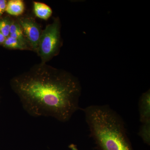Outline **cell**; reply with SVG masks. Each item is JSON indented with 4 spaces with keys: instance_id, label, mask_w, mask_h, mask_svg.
<instances>
[{
    "instance_id": "7c38bea8",
    "label": "cell",
    "mask_w": 150,
    "mask_h": 150,
    "mask_svg": "<svg viewBox=\"0 0 150 150\" xmlns=\"http://www.w3.org/2000/svg\"><path fill=\"white\" fill-rule=\"evenodd\" d=\"M7 2L6 0H0V18L6 12Z\"/></svg>"
},
{
    "instance_id": "52a82bcc",
    "label": "cell",
    "mask_w": 150,
    "mask_h": 150,
    "mask_svg": "<svg viewBox=\"0 0 150 150\" xmlns=\"http://www.w3.org/2000/svg\"><path fill=\"white\" fill-rule=\"evenodd\" d=\"M33 10L37 17L42 19L48 20L52 14V9L49 6L39 2H33Z\"/></svg>"
},
{
    "instance_id": "30bf717a",
    "label": "cell",
    "mask_w": 150,
    "mask_h": 150,
    "mask_svg": "<svg viewBox=\"0 0 150 150\" xmlns=\"http://www.w3.org/2000/svg\"><path fill=\"white\" fill-rule=\"evenodd\" d=\"M12 20L8 16L0 18V32L6 38L10 35V29Z\"/></svg>"
},
{
    "instance_id": "277c9868",
    "label": "cell",
    "mask_w": 150,
    "mask_h": 150,
    "mask_svg": "<svg viewBox=\"0 0 150 150\" xmlns=\"http://www.w3.org/2000/svg\"><path fill=\"white\" fill-rule=\"evenodd\" d=\"M32 51L37 53L42 30L40 25L30 16H21L16 19Z\"/></svg>"
},
{
    "instance_id": "5b68a950",
    "label": "cell",
    "mask_w": 150,
    "mask_h": 150,
    "mask_svg": "<svg viewBox=\"0 0 150 150\" xmlns=\"http://www.w3.org/2000/svg\"><path fill=\"white\" fill-rule=\"evenodd\" d=\"M140 120L142 123L150 122V91L142 94L139 103Z\"/></svg>"
},
{
    "instance_id": "9c48e42d",
    "label": "cell",
    "mask_w": 150,
    "mask_h": 150,
    "mask_svg": "<svg viewBox=\"0 0 150 150\" xmlns=\"http://www.w3.org/2000/svg\"><path fill=\"white\" fill-rule=\"evenodd\" d=\"M9 36L18 39L28 44L27 40L25 38L21 26L17 20L13 19L10 29V35Z\"/></svg>"
},
{
    "instance_id": "ba28073f",
    "label": "cell",
    "mask_w": 150,
    "mask_h": 150,
    "mask_svg": "<svg viewBox=\"0 0 150 150\" xmlns=\"http://www.w3.org/2000/svg\"><path fill=\"white\" fill-rule=\"evenodd\" d=\"M2 46L7 49L30 51L31 50V48L28 43L10 36L6 38V40Z\"/></svg>"
},
{
    "instance_id": "3957f363",
    "label": "cell",
    "mask_w": 150,
    "mask_h": 150,
    "mask_svg": "<svg viewBox=\"0 0 150 150\" xmlns=\"http://www.w3.org/2000/svg\"><path fill=\"white\" fill-rule=\"evenodd\" d=\"M60 44V23L57 18L47 25L41 33L37 52L41 63H47L57 55Z\"/></svg>"
},
{
    "instance_id": "8fae6325",
    "label": "cell",
    "mask_w": 150,
    "mask_h": 150,
    "mask_svg": "<svg viewBox=\"0 0 150 150\" xmlns=\"http://www.w3.org/2000/svg\"><path fill=\"white\" fill-rule=\"evenodd\" d=\"M138 134L145 143L150 145V122L142 123Z\"/></svg>"
},
{
    "instance_id": "5bb4252c",
    "label": "cell",
    "mask_w": 150,
    "mask_h": 150,
    "mask_svg": "<svg viewBox=\"0 0 150 150\" xmlns=\"http://www.w3.org/2000/svg\"><path fill=\"white\" fill-rule=\"evenodd\" d=\"M69 148L71 150H79L77 148L76 146L74 144H71L69 146Z\"/></svg>"
},
{
    "instance_id": "6da1fadb",
    "label": "cell",
    "mask_w": 150,
    "mask_h": 150,
    "mask_svg": "<svg viewBox=\"0 0 150 150\" xmlns=\"http://www.w3.org/2000/svg\"><path fill=\"white\" fill-rule=\"evenodd\" d=\"M10 85L23 107L33 117L69 121L79 105L81 87L70 73L40 63L11 79Z\"/></svg>"
},
{
    "instance_id": "7a4b0ae2",
    "label": "cell",
    "mask_w": 150,
    "mask_h": 150,
    "mask_svg": "<svg viewBox=\"0 0 150 150\" xmlns=\"http://www.w3.org/2000/svg\"><path fill=\"white\" fill-rule=\"evenodd\" d=\"M83 110L90 136L99 150H134L123 119L109 105H92Z\"/></svg>"
},
{
    "instance_id": "8992f818",
    "label": "cell",
    "mask_w": 150,
    "mask_h": 150,
    "mask_svg": "<svg viewBox=\"0 0 150 150\" xmlns=\"http://www.w3.org/2000/svg\"><path fill=\"white\" fill-rule=\"evenodd\" d=\"M25 9L22 0H9L8 1L6 12L13 16H18L23 13Z\"/></svg>"
},
{
    "instance_id": "4fadbf2b",
    "label": "cell",
    "mask_w": 150,
    "mask_h": 150,
    "mask_svg": "<svg viewBox=\"0 0 150 150\" xmlns=\"http://www.w3.org/2000/svg\"><path fill=\"white\" fill-rule=\"evenodd\" d=\"M6 37H5L2 33L0 32V46H2L6 40Z\"/></svg>"
}]
</instances>
